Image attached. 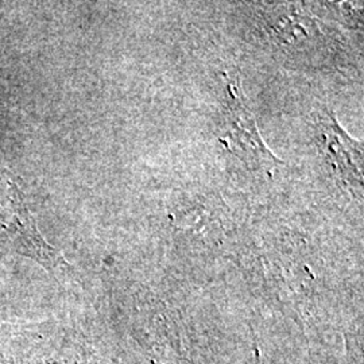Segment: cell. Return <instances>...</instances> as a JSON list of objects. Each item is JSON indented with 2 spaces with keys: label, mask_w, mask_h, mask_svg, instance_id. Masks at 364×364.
Returning <instances> with one entry per match:
<instances>
[{
  "label": "cell",
  "mask_w": 364,
  "mask_h": 364,
  "mask_svg": "<svg viewBox=\"0 0 364 364\" xmlns=\"http://www.w3.org/2000/svg\"><path fill=\"white\" fill-rule=\"evenodd\" d=\"M221 114V144L248 166L273 176L282 162L262 139L239 80L227 78Z\"/></svg>",
  "instance_id": "1"
},
{
  "label": "cell",
  "mask_w": 364,
  "mask_h": 364,
  "mask_svg": "<svg viewBox=\"0 0 364 364\" xmlns=\"http://www.w3.org/2000/svg\"><path fill=\"white\" fill-rule=\"evenodd\" d=\"M0 228L6 232L16 252L38 262L54 277L72 269L63 254L39 234L36 220L23 201V195L13 181H0Z\"/></svg>",
  "instance_id": "2"
},
{
  "label": "cell",
  "mask_w": 364,
  "mask_h": 364,
  "mask_svg": "<svg viewBox=\"0 0 364 364\" xmlns=\"http://www.w3.org/2000/svg\"><path fill=\"white\" fill-rule=\"evenodd\" d=\"M314 136L326 166L355 195L363 192V146L352 139L326 107L314 112Z\"/></svg>",
  "instance_id": "3"
}]
</instances>
